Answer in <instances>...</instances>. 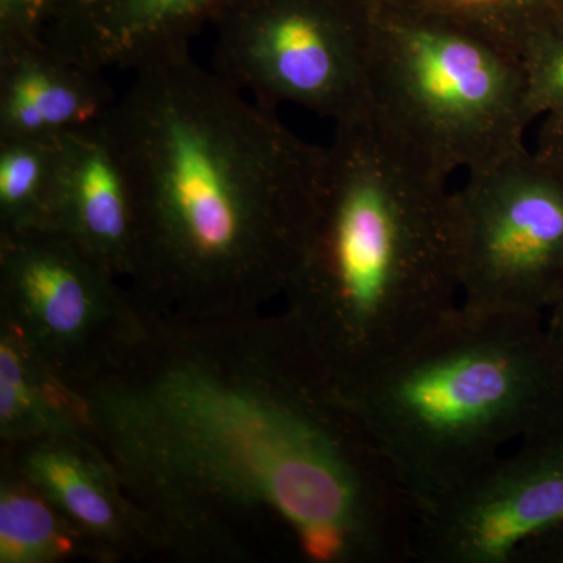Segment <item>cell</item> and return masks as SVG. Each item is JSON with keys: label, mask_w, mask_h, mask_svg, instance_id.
I'll list each match as a JSON object with an SVG mask.
<instances>
[{"label": "cell", "mask_w": 563, "mask_h": 563, "mask_svg": "<svg viewBox=\"0 0 563 563\" xmlns=\"http://www.w3.org/2000/svg\"><path fill=\"white\" fill-rule=\"evenodd\" d=\"M91 435L79 393L0 317V437L3 444Z\"/></svg>", "instance_id": "cell-14"}, {"label": "cell", "mask_w": 563, "mask_h": 563, "mask_svg": "<svg viewBox=\"0 0 563 563\" xmlns=\"http://www.w3.org/2000/svg\"><path fill=\"white\" fill-rule=\"evenodd\" d=\"M461 302L547 313L563 292V177L521 150L465 174L453 190Z\"/></svg>", "instance_id": "cell-7"}, {"label": "cell", "mask_w": 563, "mask_h": 563, "mask_svg": "<svg viewBox=\"0 0 563 563\" xmlns=\"http://www.w3.org/2000/svg\"><path fill=\"white\" fill-rule=\"evenodd\" d=\"M374 7L451 22L523 57L563 22V0H368Z\"/></svg>", "instance_id": "cell-16"}, {"label": "cell", "mask_w": 563, "mask_h": 563, "mask_svg": "<svg viewBox=\"0 0 563 563\" xmlns=\"http://www.w3.org/2000/svg\"><path fill=\"white\" fill-rule=\"evenodd\" d=\"M91 555L60 510L11 466L0 479V563H55ZM92 558V555H91Z\"/></svg>", "instance_id": "cell-15"}, {"label": "cell", "mask_w": 563, "mask_h": 563, "mask_svg": "<svg viewBox=\"0 0 563 563\" xmlns=\"http://www.w3.org/2000/svg\"><path fill=\"white\" fill-rule=\"evenodd\" d=\"M117 92L43 36L0 40V140L60 139L101 122Z\"/></svg>", "instance_id": "cell-13"}, {"label": "cell", "mask_w": 563, "mask_h": 563, "mask_svg": "<svg viewBox=\"0 0 563 563\" xmlns=\"http://www.w3.org/2000/svg\"><path fill=\"white\" fill-rule=\"evenodd\" d=\"M340 387L420 520L507 448L563 426V365L540 314L461 302Z\"/></svg>", "instance_id": "cell-4"}, {"label": "cell", "mask_w": 563, "mask_h": 563, "mask_svg": "<svg viewBox=\"0 0 563 563\" xmlns=\"http://www.w3.org/2000/svg\"><path fill=\"white\" fill-rule=\"evenodd\" d=\"M526 102L532 121L563 117V22L525 52Z\"/></svg>", "instance_id": "cell-18"}, {"label": "cell", "mask_w": 563, "mask_h": 563, "mask_svg": "<svg viewBox=\"0 0 563 563\" xmlns=\"http://www.w3.org/2000/svg\"><path fill=\"white\" fill-rule=\"evenodd\" d=\"M54 225L122 282L131 272L135 207L106 118L58 139Z\"/></svg>", "instance_id": "cell-12"}, {"label": "cell", "mask_w": 563, "mask_h": 563, "mask_svg": "<svg viewBox=\"0 0 563 563\" xmlns=\"http://www.w3.org/2000/svg\"><path fill=\"white\" fill-rule=\"evenodd\" d=\"M0 317L70 385L106 369L146 322L120 277L54 231L0 233Z\"/></svg>", "instance_id": "cell-8"}, {"label": "cell", "mask_w": 563, "mask_h": 563, "mask_svg": "<svg viewBox=\"0 0 563 563\" xmlns=\"http://www.w3.org/2000/svg\"><path fill=\"white\" fill-rule=\"evenodd\" d=\"M73 387L158 551L244 562L284 537L318 563L417 559L409 493L282 313L146 321Z\"/></svg>", "instance_id": "cell-1"}, {"label": "cell", "mask_w": 563, "mask_h": 563, "mask_svg": "<svg viewBox=\"0 0 563 563\" xmlns=\"http://www.w3.org/2000/svg\"><path fill=\"white\" fill-rule=\"evenodd\" d=\"M3 461L70 521L92 558L121 559L158 551L139 507L91 435L3 444Z\"/></svg>", "instance_id": "cell-10"}, {"label": "cell", "mask_w": 563, "mask_h": 563, "mask_svg": "<svg viewBox=\"0 0 563 563\" xmlns=\"http://www.w3.org/2000/svg\"><path fill=\"white\" fill-rule=\"evenodd\" d=\"M448 177L369 114L335 125L285 320L344 384L461 303Z\"/></svg>", "instance_id": "cell-3"}, {"label": "cell", "mask_w": 563, "mask_h": 563, "mask_svg": "<svg viewBox=\"0 0 563 563\" xmlns=\"http://www.w3.org/2000/svg\"><path fill=\"white\" fill-rule=\"evenodd\" d=\"M532 150L563 177V117L542 120L537 143Z\"/></svg>", "instance_id": "cell-21"}, {"label": "cell", "mask_w": 563, "mask_h": 563, "mask_svg": "<svg viewBox=\"0 0 563 563\" xmlns=\"http://www.w3.org/2000/svg\"><path fill=\"white\" fill-rule=\"evenodd\" d=\"M510 563H563V521L526 542Z\"/></svg>", "instance_id": "cell-20"}, {"label": "cell", "mask_w": 563, "mask_h": 563, "mask_svg": "<svg viewBox=\"0 0 563 563\" xmlns=\"http://www.w3.org/2000/svg\"><path fill=\"white\" fill-rule=\"evenodd\" d=\"M232 0H55L43 38L87 68L135 73L190 51Z\"/></svg>", "instance_id": "cell-11"}, {"label": "cell", "mask_w": 563, "mask_h": 563, "mask_svg": "<svg viewBox=\"0 0 563 563\" xmlns=\"http://www.w3.org/2000/svg\"><path fill=\"white\" fill-rule=\"evenodd\" d=\"M55 0H0V40L43 36Z\"/></svg>", "instance_id": "cell-19"}, {"label": "cell", "mask_w": 563, "mask_h": 563, "mask_svg": "<svg viewBox=\"0 0 563 563\" xmlns=\"http://www.w3.org/2000/svg\"><path fill=\"white\" fill-rule=\"evenodd\" d=\"M547 328L563 365V292L559 301L554 303L553 309L547 313Z\"/></svg>", "instance_id": "cell-22"}, {"label": "cell", "mask_w": 563, "mask_h": 563, "mask_svg": "<svg viewBox=\"0 0 563 563\" xmlns=\"http://www.w3.org/2000/svg\"><path fill=\"white\" fill-rule=\"evenodd\" d=\"M563 521V426L514 444L418 523L417 561L510 563Z\"/></svg>", "instance_id": "cell-9"}, {"label": "cell", "mask_w": 563, "mask_h": 563, "mask_svg": "<svg viewBox=\"0 0 563 563\" xmlns=\"http://www.w3.org/2000/svg\"><path fill=\"white\" fill-rule=\"evenodd\" d=\"M373 9V114L450 179L528 146L523 62L451 22Z\"/></svg>", "instance_id": "cell-5"}, {"label": "cell", "mask_w": 563, "mask_h": 563, "mask_svg": "<svg viewBox=\"0 0 563 563\" xmlns=\"http://www.w3.org/2000/svg\"><path fill=\"white\" fill-rule=\"evenodd\" d=\"M107 114L135 207L129 292L144 320L206 324L284 299L325 146L243 98L190 51L136 69Z\"/></svg>", "instance_id": "cell-2"}, {"label": "cell", "mask_w": 563, "mask_h": 563, "mask_svg": "<svg viewBox=\"0 0 563 563\" xmlns=\"http://www.w3.org/2000/svg\"><path fill=\"white\" fill-rule=\"evenodd\" d=\"M58 139L0 140V233L52 231Z\"/></svg>", "instance_id": "cell-17"}, {"label": "cell", "mask_w": 563, "mask_h": 563, "mask_svg": "<svg viewBox=\"0 0 563 563\" xmlns=\"http://www.w3.org/2000/svg\"><path fill=\"white\" fill-rule=\"evenodd\" d=\"M214 73L255 102L333 124L373 113L368 0H232L213 21Z\"/></svg>", "instance_id": "cell-6"}]
</instances>
